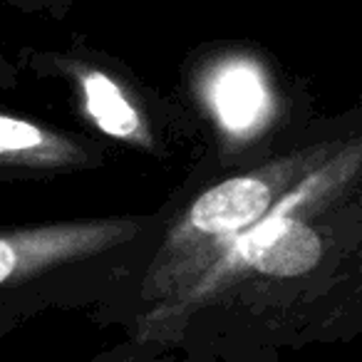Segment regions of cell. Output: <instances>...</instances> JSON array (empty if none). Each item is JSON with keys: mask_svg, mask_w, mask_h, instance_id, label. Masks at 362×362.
I'll use <instances>...</instances> for the list:
<instances>
[{"mask_svg": "<svg viewBox=\"0 0 362 362\" xmlns=\"http://www.w3.org/2000/svg\"><path fill=\"white\" fill-rule=\"evenodd\" d=\"M139 221L87 218L0 231V298L33 313L107 296L100 266L139 236Z\"/></svg>", "mask_w": 362, "mask_h": 362, "instance_id": "6da1fadb", "label": "cell"}, {"mask_svg": "<svg viewBox=\"0 0 362 362\" xmlns=\"http://www.w3.org/2000/svg\"><path fill=\"white\" fill-rule=\"evenodd\" d=\"M87 149L70 134L40 127L30 119L0 115V166L16 169H70L87 164Z\"/></svg>", "mask_w": 362, "mask_h": 362, "instance_id": "7a4b0ae2", "label": "cell"}, {"mask_svg": "<svg viewBox=\"0 0 362 362\" xmlns=\"http://www.w3.org/2000/svg\"><path fill=\"white\" fill-rule=\"evenodd\" d=\"M77 85L82 90L87 115L105 134L139 146L151 144L139 107L115 77L95 67H77Z\"/></svg>", "mask_w": 362, "mask_h": 362, "instance_id": "3957f363", "label": "cell"}, {"mask_svg": "<svg viewBox=\"0 0 362 362\" xmlns=\"http://www.w3.org/2000/svg\"><path fill=\"white\" fill-rule=\"evenodd\" d=\"M211 102L218 119L231 132H246L263 119L268 107L266 85L248 65H231L211 85Z\"/></svg>", "mask_w": 362, "mask_h": 362, "instance_id": "277c9868", "label": "cell"}, {"mask_svg": "<svg viewBox=\"0 0 362 362\" xmlns=\"http://www.w3.org/2000/svg\"><path fill=\"white\" fill-rule=\"evenodd\" d=\"M87 362H179L169 352H159L149 345H139V342L124 340L119 345L102 350L100 355L90 357Z\"/></svg>", "mask_w": 362, "mask_h": 362, "instance_id": "5b68a950", "label": "cell"}, {"mask_svg": "<svg viewBox=\"0 0 362 362\" xmlns=\"http://www.w3.org/2000/svg\"><path fill=\"white\" fill-rule=\"evenodd\" d=\"M33 310L16 300H6V298H0V342L6 340V335L13 330L16 325H21L25 317H30Z\"/></svg>", "mask_w": 362, "mask_h": 362, "instance_id": "8992f818", "label": "cell"}]
</instances>
